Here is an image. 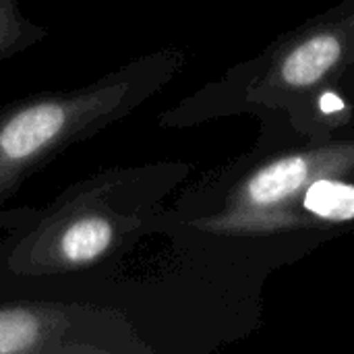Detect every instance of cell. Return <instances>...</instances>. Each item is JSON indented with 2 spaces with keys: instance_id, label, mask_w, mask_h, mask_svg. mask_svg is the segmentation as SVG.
Listing matches in <instances>:
<instances>
[{
  "instance_id": "obj_1",
  "label": "cell",
  "mask_w": 354,
  "mask_h": 354,
  "mask_svg": "<svg viewBox=\"0 0 354 354\" xmlns=\"http://www.w3.org/2000/svg\"><path fill=\"white\" fill-rule=\"evenodd\" d=\"M168 64V54L143 56L89 85L35 93L0 108V205L66 147L139 108L166 81Z\"/></svg>"
},
{
  "instance_id": "obj_2",
  "label": "cell",
  "mask_w": 354,
  "mask_h": 354,
  "mask_svg": "<svg viewBox=\"0 0 354 354\" xmlns=\"http://www.w3.org/2000/svg\"><path fill=\"white\" fill-rule=\"evenodd\" d=\"M153 170H112L66 189L35 222L23 226L2 253L15 276H58L83 272L116 255L141 228Z\"/></svg>"
},
{
  "instance_id": "obj_3",
  "label": "cell",
  "mask_w": 354,
  "mask_h": 354,
  "mask_svg": "<svg viewBox=\"0 0 354 354\" xmlns=\"http://www.w3.org/2000/svg\"><path fill=\"white\" fill-rule=\"evenodd\" d=\"M145 346L114 311L81 305H0V354L141 353Z\"/></svg>"
},
{
  "instance_id": "obj_4",
  "label": "cell",
  "mask_w": 354,
  "mask_h": 354,
  "mask_svg": "<svg viewBox=\"0 0 354 354\" xmlns=\"http://www.w3.org/2000/svg\"><path fill=\"white\" fill-rule=\"evenodd\" d=\"M340 58V41L334 35H319L297 46L282 62V79L295 87L313 85Z\"/></svg>"
},
{
  "instance_id": "obj_5",
  "label": "cell",
  "mask_w": 354,
  "mask_h": 354,
  "mask_svg": "<svg viewBox=\"0 0 354 354\" xmlns=\"http://www.w3.org/2000/svg\"><path fill=\"white\" fill-rule=\"evenodd\" d=\"M309 174L303 158H284L259 170L247 185V197L257 205L280 203L290 197Z\"/></svg>"
},
{
  "instance_id": "obj_6",
  "label": "cell",
  "mask_w": 354,
  "mask_h": 354,
  "mask_svg": "<svg viewBox=\"0 0 354 354\" xmlns=\"http://www.w3.org/2000/svg\"><path fill=\"white\" fill-rule=\"evenodd\" d=\"M46 33L44 27L23 15L19 0H0V60L27 50Z\"/></svg>"
},
{
  "instance_id": "obj_7",
  "label": "cell",
  "mask_w": 354,
  "mask_h": 354,
  "mask_svg": "<svg viewBox=\"0 0 354 354\" xmlns=\"http://www.w3.org/2000/svg\"><path fill=\"white\" fill-rule=\"evenodd\" d=\"M305 207L326 220H354V187L346 183L322 178L311 183L305 193Z\"/></svg>"
},
{
  "instance_id": "obj_8",
  "label": "cell",
  "mask_w": 354,
  "mask_h": 354,
  "mask_svg": "<svg viewBox=\"0 0 354 354\" xmlns=\"http://www.w3.org/2000/svg\"><path fill=\"white\" fill-rule=\"evenodd\" d=\"M342 106H344V104H342V100H340L336 93H324V95H322V110H324V112H330V114H332V112L342 110Z\"/></svg>"
}]
</instances>
